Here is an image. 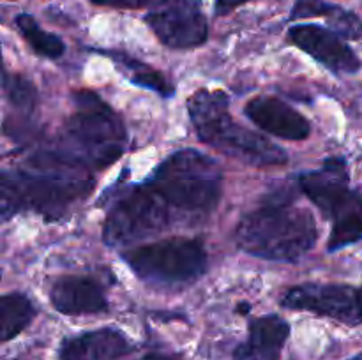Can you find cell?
I'll return each mask as SVG.
<instances>
[{"instance_id": "obj_2", "label": "cell", "mask_w": 362, "mask_h": 360, "mask_svg": "<svg viewBox=\"0 0 362 360\" xmlns=\"http://www.w3.org/2000/svg\"><path fill=\"white\" fill-rule=\"evenodd\" d=\"M235 242L251 256L296 263L317 246L318 226L308 208L290 200H269L240 219Z\"/></svg>"}, {"instance_id": "obj_12", "label": "cell", "mask_w": 362, "mask_h": 360, "mask_svg": "<svg viewBox=\"0 0 362 360\" xmlns=\"http://www.w3.org/2000/svg\"><path fill=\"white\" fill-rule=\"evenodd\" d=\"M244 113L262 131L276 138L303 141L311 134L310 120L274 95L253 97L244 106Z\"/></svg>"}, {"instance_id": "obj_4", "label": "cell", "mask_w": 362, "mask_h": 360, "mask_svg": "<svg viewBox=\"0 0 362 360\" xmlns=\"http://www.w3.org/2000/svg\"><path fill=\"white\" fill-rule=\"evenodd\" d=\"M147 182L170 210L184 214H209L214 210L223 193L219 164L194 148H182L168 155Z\"/></svg>"}, {"instance_id": "obj_21", "label": "cell", "mask_w": 362, "mask_h": 360, "mask_svg": "<svg viewBox=\"0 0 362 360\" xmlns=\"http://www.w3.org/2000/svg\"><path fill=\"white\" fill-rule=\"evenodd\" d=\"M94 6H105V7H115V9H145V7H156L161 6L165 0H88Z\"/></svg>"}, {"instance_id": "obj_20", "label": "cell", "mask_w": 362, "mask_h": 360, "mask_svg": "<svg viewBox=\"0 0 362 360\" xmlns=\"http://www.w3.org/2000/svg\"><path fill=\"white\" fill-rule=\"evenodd\" d=\"M2 90L7 101L20 112L32 113L37 106V88L28 78L21 76V74L9 73L7 69H4Z\"/></svg>"}, {"instance_id": "obj_5", "label": "cell", "mask_w": 362, "mask_h": 360, "mask_svg": "<svg viewBox=\"0 0 362 360\" xmlns=\"http://www.w3.org/2000/svg\"><path fill=\"white\" fill-rule=\"evenodd\" d=\"M73 101L74 113L64 126L62 150L88 168H108L126 152L127 131L124 122L94 92H76Z\"/></svg>"}, {"instance_id": "obj_23", "label": "cell", "mask_w": 362, "mask_h": 360, "mask_svg": "<svg viewBox=\"0 0 362 360\" xmlns=\"http://www.w3.org/2000/svg\"><path fill=\"white\" fill-rule=\"evenodd\" d=\"M141 360H173V359H170V356H165V355H147Z\"/></svg>"}, {"instance_id": "obj_3", "label": "cell", "mask_w": 362, "mask_h": 360, "mask_svg": "<svg viewBox=\"0 0 362 360\" xmlns=\"http://www.w3.org/2000/svg\"><path fill=\"white\" fill-rule=\"evenodd\" d=\"M187 115L200 141L221 154L250 166H279L288 161L285 148L233 120L230 99L223 90L193 92L187 99Z\"/></svg>"}, {"instance_id": "obj_14", "label": "cell", "mask_w": 362, "mask_h": 360, "mask_svg": "<svg viewBox=\"0 0 362 360\" xmlns=\"http://www.w3.org/2000/svg\"><path fill=\"white\" fill-rule=\"evenodd\" d=\"M134 352V344L124 332L105 327L64 339L60 360H119Z\"/></svg>"}, {"instance_id": "obj_11", "label": "cell", "mask_w": 362, "mask_h": 360, "mask_svg": "<svg viewBox=\"0 0 362 360\" xmlns=\"http://www.w3.org/2000/svg\"><path fill=\"white\" fill-rule=\"evenodd\" d=\"M288 41L334 74H354L361 69L356 52L341 35L327 27L293 25L288 28Z\"/></svg>"}, {"instance_id": "obj_1", "label": "cell", "mask_w": 362, "mask_h": 360, "mask_svg": "<svg viewBox=\"0 0 362 360\" xmlns=\"http://www.w3.org/2000/svg\"><path fill=\"white\" fill-rule=\"evenodd\" d=\"M94 186L90 168L59 150H42L21 168L0 175V212L9 221L21 210H34L48 221L64 217L73 203L87 198Z\"/></svg>"}, {"instance_id": "obj_15", "label": "cell", "mask_w": 362, "mask_h": 360, "mask_svg": "<svg viewBox=\"0 0 362 360\" xmlns=\"http://www.w3.org/2000/svg\"><path fill=\"white\" fill-rule=\"evenodd\" d=\"M288 335V321L278 314L257 318L250 323L246 341L233 352V360H279Z\"/></svg>"}, {"instance_id": "obj_7", "label": "cell", "mask_w": 362, "mask_h": 360, "mask_svg": "<svg viewBox=\"0 0 362 360\" xmlns=\"http://www.w3.org/2000/svg\"><path fill=\"white\" fill-rule=\"evenodd\" d=\"M122 260L140 281L161 288H182L193 284L209 267L204 244L184 236L134 247L122 253Z\"/></svg>"}, {"instance_id": "obj_9", "label": "cell", "mask_w": 362, "mask_h": 360, "mask_svg": "<svg viewBox=\"0 0 362 360\" xmlns=\"http://www.w3.org/2000/svg\"><path fill=\"white\" fill-rule=\"evenodd\" d=\"M281 306L292 311H308L345 325L362 323V286L304 282L283 295Z\"/></svg>"}, {"instance_id": "obj_8", "label": "cell", "mask_w": 362, "mask_h": 360, "mask_svg": "<svg viewBox=\"0 0 362 360\" xmlns=\"http://www.w3.org/2000/svg\"><path fill=\"white\" fill-rule=\"evenodd\" d=\"M172 219V210L145 180L127 187L110 208L103 224V242L108 247L133 246L161 233Z\"/></svg>"}, {"instance_id": "obj_10", "label": "cell", "mask_w": 362, "mask_h": 360, "mask_svg": "<svg viewBox=\"0 0 362 360\" xmlns=\"http://www.w3.org/2000/svg\"><path fill=\"white\" fill-rule=\"evenodd\" d=\"M156 37L172 49H193L209 37V23L202 0H165L145 14Z\"/></svg>"}, {"instance_id": "obj_19", "label": "cell", "mask_w": 362, "mask_h": 360, "mask_svg": "<svg viewBox=\"0 0 362 360\" xmlns=\"http://www.w3.org/2000/svg\"><path fill=\"white\" fill-rule=\"evenodd\" d=\"M18 32L25 39L28 46L34 49L37 55L46 56V59H60L66 52V44L59 35L46 32L41 25L35 21V18L28 13H20L14 18Z\"/></svg>"}, {"instance_id": "obj_13", "label": "cell", "mask_w": 362, "mask_h": 360, "mask_svg": "<svg viewBox=\"0 0 362 360\" xmlns=\"http://www.w3.org/2000/svg\"><path fill=\"white\" fill-rule=\"evenodd\" d=\"M49 302L66 316L99 314L108 311L105 289L95 279L85 275H64L53 282Z\"/></svg>"}, {"instance_id": "obj_6", "label": "cell", "mask_w": 362, "mask_h": 360, "mask_svg": "<svg viewBox=\"0 0 362 360\" xmlns=\"http://www.w3.org/2000/svg\"><path fill=\"white\" fill-rule=\"evenodd\" d=\"M300 191L332 222L329 253L362 240V194L350 187L349 166L343 157H329L318 169L297 176Z\"/></svg>"}, {"instance_id": "obj_18", "label": "cell", "mask_w": 362, "mask_h": 360, "mask_svg": "<svg viewBox=\"0 0 362 360\" xmlns=\"http://www.w3.org/2000/svg\"><path fill=\"white\" fill-rule=\"evenodd\" d=\"M108 55L112 56V60H115L120 67L126 69L129 81L133 85H136V87L156 92V94H159L161 97H172V95L175 94L173 85L170 83L159 71L152 69L147 64H141L140 60L133 59V56L120 52H108Z\"/></svg>"}, {"instance_id": "obj_24", "label": "cell", "mask_w": 362, "mask_h": 360, "mask_svg": "<svg viewBox=\"0 0 362 360\" xmlns=\"http://www.w3.org/2000/svg\"><path fill=\"white\" fill-rule=\"evenodd\" d=\"M349 360H362V353H359V355H356V356H352V359H349Z\"/></svg>"}, {"instance_id": "obj_22", "label": "cell", "mask_w": 362, "mask_h": 360, "mask_svg": "<svg viewBox=\"0 0 362 360\" xmlns=\"http://www.w3.org/2000/svg\"><path fill=\"white\" fill-rule=\"evenodd\" d=\"M246 2L247 0H216L214 14L216 16H225V14H230L233 9H237V7H240Z\"/></svg>"}, {"instance_id": "obj_17", "label": "cell", "mask_w": 362, "mask_h": 360, "mask_svg": "<svg viewBox=\"0 0 362 360\" xmlns=\"http://www.w3.org/2000/svg\"><path fill=\"white\" fill-rule=\"evenodd\" d=\"M35 307L25 293H4L0 299V339L11 341L20 335L35 318Z\"/></svg>"}, {"instance_id": "obj_16", "label": "cell", "mask_w": 362, "mask_h": 360, "mask_svg": "<svg viewBox=\"0 0 362 360\" xmlns=\"http://www.w3.org/2000/svg\"><path fill=\"white\" fill-rule=\"evenodd\" d=\"M327 18L331 30L341 35L343 39H361L362 37V21L352 11L331 4L327 0H296L290 13V21L304 20V18Z\"/></svg>"}]
</instances>
